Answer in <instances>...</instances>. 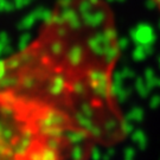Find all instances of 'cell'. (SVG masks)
Returning <instances> with one entry per match:
<instances>
[{
	"label": "cell",
	"mask_w": 160,
	"mask_h": 160,
	"mask_svg": "<svg viewBox=\"0 0 160 160\" xmlns=\"http://www.w3.org/2000/svg\"><path fill=\"white\" fill-rule=\"evenodd\" d=\"M114 18L104 0H61L34 39L0 63V84L33 107L62 158L126 137Z\"/></svg>",
	"instance_id": "6da1fadb"
},
{
	"label": "cell",
	"mask_w": 160,
	"mask_h": 160,
	"mask_svg": "<svg viewBox=\"0 0 160 160\" xmlns=\"http://www.w3.org/2000/svg\"><path fill=\"white\" fill-rule=\"evenodd\" d=\"M52 159L34 112L0 84V159Z\"/></svg>",
	"instance_id": "7a4b0ae2"
},
{
	"label": "cell",
	"mask_w": 160,
	"mask_h": 160,
	"mask_svg": "<svg viewBox=\"0 0 160 160\" xmlns=\"http://www.w3.org/2000/svg\"><path fill=\"white\" fill-rule=\"evenodd\" d=\"M151 1H152V4L157 7V10L160 12V0H151Z\"/></svg>",
	"instance_id": "3957f363"
}]
</instances>
